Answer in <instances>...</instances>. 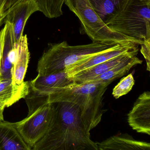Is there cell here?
<instances>
[{"label":"cell","instance_id":"obj_22","mask_svg":"<svg viewBox=\"0 0 150 150\" xmlns=\"http://www.w3.org/2000/svg\"><path fill=\"white\" fill-rule=\"evenodd\" d=\"M6 0H0V27L4 23L5 18L7 15L8 12L5 10Z\"/></svg>","mask_w":150,"mask_h":150},{"label":"cell","instance_id":"obj_26","mask_svg":"<svg viewBox=\"0 0 150 150\" xmlns=\"http://www.w3.org/2000/svg\"><path fill=\"white\" fill-rule=\"evenodd\" d=\"M139 1H143V2H146V3H150V0H139Z\"/></svg>","mask_w":150,"mask_h":150},{"label":"cell","instance_id":"obj_4","mask_svg":"<svg viewBox=\"0 0 150 150\" xmlns=\"http://www.w3.org/2000/svg\"><path fill=\"white\" fill-rule=\"evenodd\" d=\"M64 4L78 17L85 33L93 42L111 45L134 43L138 45L144 42L127 37L110 28L93 9L88 0H65Z\"/></svg>","mask_w":150,"mask_h":150},{"label":"cell","instance_id":"obj_11","mask_svg":"<svg viewBox=\"0 0 150 150\" xmlns=\"http://www.w3.org/2000/svg\"><path fill=\"white\" fill-rule=\"evenodd\" d=\"M74 81L67 77L64 71L57 73L37 76L30 81V90L38 95L46 96L60 88L71 85Z\"/></svg>","mask_w":150,"mask_h":150},{"label":"cell","instance_id":"obj_10","mask_svg":"<svg viewBox=\"0 0 150 150\" xmlns=\"http://www.w3.org/2000/svg\"><path fill=\"white\" fill-rule=\"evenodd\" d=\"M129 125L137 132L150 135V93L141 94L128 115Z\"/></svg>","mask_w":150,"mask_h":150},{"label":"cell","instance_id":"obj_14","mask_svg":"<svg viewBox=\"0 0 150 150\" xmlns=\"http://www.w3.org/2000/svg\"><path fill=\"white\" fill-rule=\"evenodd\" d=\"M138 50V48H137L130 51L127 53L122 54L96 65L89 69L78 73L68 78L77 83L87 82L93 78L104 73L129 57L133 55H137Z\"/></svg>","mask_w":150,"mask_h":150},{"label":"cell","instance_id":"obj_2","mask_svg":"<svg viewBox=\"0 0 150 150\" xmlns=\"http://www.w3.org/2000/svg\"><path fill=\"white\" fill-rule=\"evenodd\" d=\"M109 82H87L71 85L49 95L48 103L67 101L78 105L83 119L89 130L101 121L103 96L110 84Z\"/></svg>","mask_w":150,"mask_h":150},{"label":"cell","instance_id":"obj_8","mask_svg":"<svg viewBox=\"0 0 150 150\" xmlns=\"http://www.w3.org/2000/svg\"><path fill=\"white\" fill-rule=\"evenodd\" d=\"M30 60V52L27 35H23L17 45L12 73V83L15 90L28 94L29 82L24 81Z\"/></svg>","mask_w":150,"mask_h":150},{"label":"cell","instance_id":"obj_25","mask_svg":"<svg viewBox=\"0 0 150 150\" xmlns=\"http://www.w3.org/2000/svg\"><path fill=\"white\" fill-rule=\"evenodd\" d=\"M6 107H8L6 103H5L0 102V122L4 120L3 113L5 108Z\"/></svg>","mask_w":150,"mask_h":150},{"label":"cell","instance_id":"obj_7","mask_svg":"<svg viewBox=\"0 0 150 150\" xmlns=\"http://www.w3.org/2000/svg\"><path fill=\"white\" fill-rule=\"evenodd\" d=\"M139 45L134 43L117 45L108 50L89 56L65 68V71L67 73V77L69 78L78 73L89 69L96 65L122 54L127 53L130 51L137 49Z\"/></svg>","mask_w":150,"mask_h":150},{"label":"cell","instance_id":"obj_12","mask_svg":"<svg viewBox=\"0 0 150 150\" xmlns=\"http://www.w3.org/2000/svg\"><path fill=\"white\" fill-rule=\"evenodd\" d=\"M0 147L1 150H30L17 127V122H0Z\"/></svg>","mask_w":150,"mask_h":150},{"label":"cell","instance_id":"obj_5","mask_svg":"<svg viewBox=\"0 0 150 150\" xmlns=\"http://www.w3.org/2000/svg\"><path fill=\"white\" fill-rule=\"evenodd\" d=\"M28 114L23 120L16 122L20 134L31 148L46 134L52 118V103L46 96L38 95L30 90L25 97Z\"/></svg>","mask_w":150,"mask_h":150},{"label":"cell","instance_id":"obj_19","mask_svg":"<svg viewBox=\"0 0 150 150\" xmlns=\"http://www.w3.org/2000/svg\"><path fill=\"white\" fill-rule=\"evenodd\" d=\"M65 0H35L40 12L50 19L57 18L63 14V5Z\"/></svg>","mask_w":150,"mask_h":150},{"label":"cell","instance_id":"obj_24","mask_svg":"<svg viewBox=\"0 0 150 150\" xmlns=\"http://www.w3.org/2000/svg\"><path fill=\"white\" fill-rule=\"evenodd\" d=\"M23 1L24 0H6L5 5V11L8 12L16 5Z\"/></svg>","mask_w":150,"mask_h":150},{"label":"cell","instance_id":"obj_17","mask_svg":"<svg viewBox=\"0 0 150 150\" xmlns=\"http://www.w3.org/2000/svg\"><path fill=\"white\" fill-rule=\"evenodd\" d=\"M142 60L133 55L125 59L104 73L93 78L87 82H109L112 83L118 78L124 76L131 68L138 64H141Z\"/></svg>","mask_w":150,"mask_h":150},{"label":"cell","instance_id":"obj_6","mask_svg":"<svg viewBox=\"0 0 150 150\" xmlns=\"http://www.w3.org/2000/svg\"><path fill=\"white\" fill-rule=\"evenodd\" d=\"M108 26L127 37L150 42V3L130 0Z\"/></svg>","mask_w":150,"mask_h":150},{"label":"cell","instance_id":"obj_21","mask_svg":"<svg viewBox=\"0 0 150 150\" xmlns=\"http://www.w3.org/2000/svg\"><path fill=\"white\" fill-rule=\"evenodd\" d=\"M140 52L144 56L146 62V70L150 71V42L144 41L140 45Z\"/></svg>","mask_w":150,"mask_h":150},{"label":"cell","instance_id":"obj_20","mask_svg":"<svg viewBox=\"0 0 150 150\" xmlns=\"http://www.w3.org/2000/svg\"><path fill=\"white\" fill-rule=\"evenodd\" d=\"M135 83L134 77L132 74H128L123 78L120 82L114 88L112 95L115 99L125 95L132 89Z\"/></svg>","mask_w":150,"mask_h":150},{"label":"cell","instance_id":"obj_16","mask_svg":"<svg viewBox=\"0 0 150 150\" xmlns=\"http://www.w3.org/2000/svg\"><path fill=\"white\" fill-rule=\"evenodd\" d=\"M130 0H88L103 21L108 25L125 8Z\"/></svg>","mask_w":150,"mask_h":150},{"label":"cell","instance_id":"obj_9","mask_svg":"<svg viewBox=\"0 0 150 150\" xmlns=\"http://www.w3.org/2000/svg\"><path fill=\"white\" fill-rule=\"evenodd\" d=\"M40 11L35 0H24L9 10L4 21L11 24L16 43L18 44L23 35L27 21L34 13Z\"/></svg>","mask_w":150,"mask_h":150},{"label":"cell","instance_id":"obj_1","mask_svg":"<svg viewBox=\"0 0 150 150\" xmlns=\"http://www.w3.org/2000/svg\"><path fill=\"white\" fill-rule=\"evenodd\" d=\"M52 118L48 131L33 150H99L90 138L79 107L72 103H51Z\"/></svg>","mask_w":150,"mask_h":150},{"label":"cell","instance_id":"obj_13","mask_svg":"<svg viewBox=\"0 0 150 150\" xmlns=\"http://www.w3.org/2000/svg\"><path fill=\"white\" fill-rule=\"evenodd\" d=\"M4 50L0 70V79H12L17 45L15 41L12 25L5 22Z\"/></svg>","mask_w":150,"mask_h":150},{"label":"cell","instance_id":"obj_18","mask_svg":"<svg viewBox=\"0 0 150 150\" xmlns=\"http://www.w3.org/2000/svg\"><path fill=\"white\" fill-rule=\"evenodd\" d=\"M28 94L15 90L12 79H0V102L6 103L8 107L25 98Z\"/></svg>","mask_w":150,"mask_h":150},{"label":"cell","instance_id":"obj_27","mask_svg":"<svg viewBox=\"0 0 150 150\" xmlns=\"http://www.w3.org/2000/svg\"><path fill=\"white\" fill-rule=\"evenodd\" d=\"M1 150V147H0V150Z\"/></svg>","mask_w":150,"mask_h":150},{"label":"cell","instance_id":"obj_23","mask_svg":"<svg viewBox=\"0 0 150 150\" xmlns=\"http://www.w3.org/2000/svg\"><path fill=\"white\" fill-rule=\"evenodd\" d=\"M4 39H5V28L0 31V70L1 67V60L4 50Z\"/></svg>","mask_w":150,"mask_h":150},{"label":"cell","instance_id":"obj_3","mask_svg":"<svg viewBox=\"0 0 150 150\" xmlns=\"http://www.w3.org/2000/svg\"><path fill=\"white\" fill-rule=\"evenodd\" d=\"M116 45L93 42L78 45H69L66 41L50 44L39 59L37 71L40 75L60 72L83 59Z\"/></svg>","mask_w":150,"mask_h":150},{"label":"cell","instance_id":"obj_15","mask_svg":"<svg viewBox=\"0 0 150 150\" xmlns=\"http://www.w3.org/2000/svg\"><path fill=\"white\" fill-rule=\"evenodd\" d=\"M96 143L100 150H150V143L136 140L127 134L112 136Z\"/></svg>","mask_w":150,"mask_h":150}]
</instances>
